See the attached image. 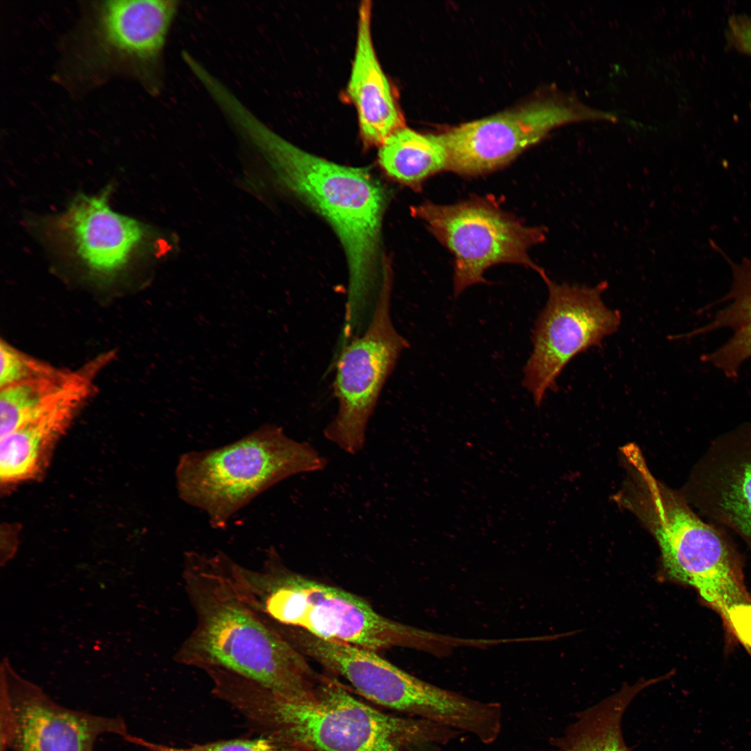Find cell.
<instances>
[{"label":"cell","instance_id":"6da1fadb","mask_svg":"<svg viewBox=\"0 0 751 751\" xmlns=\"http://www.w3.org/2000/svg\"><path fill=\"white\" fill-rule=\"evenodd\" d=\"M222 552L185 554L183 579L196 620L175 659L204 671L212 686L246 684L285 696L312 693L321 675L250 605Z\"/></svg>","mask_w":751,"mask_h":751},{"label":"cell","instance_id":"7a4b0ae2","mask_svg":"<svg viewBox=\"0 0 751 751\" xmlns=\"http://www.w3.org/2000/svg\"><path fill=\"white\" fill-rule=\"evenodd\" d=\"M243 135L263 156L284 187L325 218L337 234L349 268L345 317L371 314L387 275L380 266V235L387 195L367 168L341 165L291 143L257 117Z\"/></svg>","mask_w":751,"mask_h":751},{"label":"cell","instance_id":"3957f363","mask_svg":"<svg viewBox=\"0 0 751 751\" xmlns=\"http://www.w3.org/2000/svg\"><path fill=\"white\" fill-rule=\"evenodd\" d=\"M227 703L261 736L299 751H408L445 745L462 734L426 720L385 713L325 675L304 697L250 687Z\"/></svg>","mask_w":751,"mask_h":751},{"label":"cell","instance_id":"277c9868","mask_svg":"<svg viewBox=\"0 0 751 751\" xmlns=\"http://www.w3.org/2000/svg\"><path fill=\"white\" fill-rule=\"evenodd\" d=\"M615 500L640 519L656 540L669 578L693 588L733 629L751 615L739 563L720 526L706 522L681 492L656 480L646 462L629 472Z\"/></svg>","mask_w":751,"mask_h":751},{"label":"cell","instance_id":"5b68a950","mask_svg":"<svg viewBox=\"0 0 751 751\" xmlns=\"http://www.w3.org/2000/svg\"><path fill=\"white\" fill-rule=\"evenodd\" d=\"M234 573L249 603L279 634L300 629L316 638L374 651L427 647L435 635L389 619L360 597L295 573L271 549L261 567Z\"/></svg>","mask_w":751,"mask_h":751},{"label":"cell","instance_id":"8992f818","mask_svg":"<svg viewBox=\"0 0 751 751\" xmlns=\"http://www.w3.org/2000/svg\"><path fill=\"white\" fill-rule=\"evenodd\" d=\"M326 459L312 445L264 425L222 446L184 453L175 470L179 497L223 528L261 493L293 476L323 470Z\"/></svg>","mask_w":751,"mask_h":751},{"label":"cell","instance_id":"52a82bcc","mask_svg":"<svg viewBox=\"0 0 751 751\" xmlns=\"http://www.w3.org/2000/svg\"><path fill=\"white\" fill-rule=\"evenodd\" d=\"M289 640L304 656L343 677L377 704L469 734L476 733L484 722L483 702L422 680L376 651L325 640L299 629L291 633Z\"/></svg>","mask_w":751,"mask_h":751},{"label":"cell","instance_id":"ba28073f","mask_svg":"<svg viewBox=\"0 0 751 751\" xmlns=\"http://www.w3.org/2000/svg\"><path fill=\"white\" fill-rule=\"evenodd\" d=\"M411 211L453 254L455 296L471 285L486 283L485 271L498 264L523 265L540 276L545 273L528 252L545 241L547 229L524 225L490 199L476 197L446 205L426 202Z\"/></svg>","mask_w":751,"mask_h":751},{"label":"cell","instance_id":"9c48e42d","mask_svg":"<svg viewBox=\"0 0 751 751\" xmlns=\"http://www.w3.org/2000/svg\"><path fill=\"white\" fill-rule=\"evenodd\" d=\"M177 8L173 0L92 2L74 39L73 72L94 81L117 74L152 80Z\"/></svg>","mask_w":751,"mask_h":751},{"label":"cell","instance_id":"30bf717a","mask_svg":"<svg viewBox=\"0 0 751 751\" xmlns=\"http://www.w3.org/2000/svg\"><path fill=\"white\" fill-rule=\"evenodd\" d=\"M611 113L556 91L526 104L460 124L437 134L447 155L446 170L477 176L499 169L560 126L586 121L617 122Z\"/></svg>","mask_w":751,"mask_h":751},{"label":"cell","instance_id":"8fae6325","mask_svg":"<svg viewBox=\"0 0 751 751\" xmlns=\"http://www.w3.org/2000/svg\"><path fill=\"white\" fill-rule=\"evenodd\" d=\"M390 280H387L371 318L362 333L339 347L333 391L338 409L325 427V438L344 451L357 454L382 388L407 341L393 323Z\"/></svg>","mask_w":751,"mask_h":751},{"label":"cell","instance_id":"7c38bea8","mask_svg":"<svg viewBox=\"0 0 751 751\" xmlns=\"http://www.w3.org/2000/svg\"><path fill=\"white\" fill-rule=\"evenodd\" d=\"M549 298L533 330V351L524 368L523 385L540 405L548 390L557 389L556 380L578 354L600 346L617 331L621 316L607 307L602 294L608 284L594 286L558 284L547 273L542 276Z\"/></svg>","mask_w":751,"mask_h":751},{"label":"cell","instance_id":"4fadbf2b","mask_svg":"<svg viewBox=\"0 0 751 751\" xmlns=\"http://www.w3.org/2000/svg\"><path fill=\"white\" fill-rule=\"evenodd\" d=\"M1 743L13 751H93L106 734L129 736L122 718L63 706L19 675L9 659L0 666Z\"/></svg>","mask_w":751,"mask_h":751},{"label":"cell","instance_id":"5bb4252c","mask_svg":"<svg viewBox=\"0 0 751 751\" xmlns=\"http://www.w3.org/2000/svg\"><path fill=\"white\" fill-rule=\"evenodd\" d=\"M681 493L694 510L737 533L751 550V423L712 439Z\"/></svg>","mask_w":751,"mask_h":751},{"label":"cell","instance_id":"9a60e30c","mask_svg":"<svg viewBox=\"0 0 751 751\" xmlns=\"http://www.w3.org/2000/svg\"><path fill=\"white\" fill-rule=\"evenodd\" d=\"M107 195H78L61 219L79 258L102 277L121 270L145 236L141 223L110 208Z\"/></svg>","mask_w":751,"mask_h":751},{"label":"cell","instance_id":"2e32d148","mask_svg":"<svg viewBox=\"0 0 751 751\" xmlns=\"http://www.w3.org/2000/svg\"><path fill=\"white\" fill-rule=\"evenodd\" d=\"M372 5L361 2L356 45L347 94L354 104L362 140L378 145L405 127V120L390 82L377 56L371 30Z\"/></svg>","mask_w":751,"mask_h":751},{"label":"cell","instance_id":"e0dca14e","mask_svg":"<svg viewBox=\"0 0 751 751\" xmlns=\"http://www.w3.org/2000/svg\"><path fill=\"white\" fill-rule=\"evenodd\" d=\"M99 371L87 366L81 378L57 402L14 432L1 437L0 476L13 483L35 476L56 439L96 391Z\"/></svg>","mask_w":751,"mask_h":751},{"label":"cell","instance_id":"ac0fdd59","mask_svg":"<svg viewBox=\"0 0 751 751\" xmlns=\"http://www.w3.org/2000/svg\"><path fill=\"white\" fill-rule=\"evenodd\" d=\"M663 679L624 684L617 693L580 712L561 736L551 739L554 751H629L622 734L623 716L641 691Z\"/></svg>","mask_w":751,"mask_h":751},{"label":"cell","instance_id":"d6986e66","mask_svg":"<svg viewBox=\"0 0 751 751\" xmlns=\"http://www.w3.org/2000/svg\"><path fill=\"white\" fill-rule=\"evenodd\" d=\"M729 263L733 275L732 288L720 301L729 302V305L708 324L685 337L729 328L732 335L727 341L704 358L727 377L735 378L741 364L751 357V260L745 259L740 264Z\"/></svg>","mask_w":751,"mask_h":751},{"label":"cell","instance_id":"ffe728a7","mask_svg":"<svg viewBox=\"0 0 751 751\" xmlns=\"http://www.w3.org/2000/svg\"><path fill=\"white\" fill-rule=\"evenodd\" d=\"M378 161L389 177L417 189L429 177L446 170L447 155L437 134L405 126L380 146Z\"/></svg>","mask_w":751,"mask_h":751},{"label":"cell","instance_id":"44dd1931","mask_svg":"<svg viewBox=\"0 0 751 751\" xmlns=\"http://www.w3.org/2000/svg\"><path fill=\"white\" fill-rule=\"evenodd\" d=\"M83 366L0 388V435L3 437L37 417L62 398L81 378Z\"/></svg>","mask_w":751,"mask_h":751},{"label":"cell","instance_id":"7402d4cb","mask_svg":"<svg viewBox=\"0 0 751 751\" xmlns=\"http://www.w3.org/2000/svg\"><path fill=\"white\" fill-rule=\"evenodd\" d=\"M0 388L20 381L54 375L61 368L37 359L1 339Z\"/></svg>","mask_w":751,"mask_h":751},{"label":"cell","instance_id":"603a6c76","mask_svg":"<svg viewBox=\"0 0 751 751\" xmlns=\"http://www.w3.org/2000/svg\"><path fill=\"white\" fill-rule=\"evenodd\" d=\"M131 741L150 751H299L263 736L257 738L223 740L184 747L170 746L136 736H132Z\"/></svg>","mask_w":751,"mask_h":751},{"label":"cell","instance_id":"cb8c5ba5","mask_svg":"<svg viewBox=\"0 0 751 751\" xmlns=\"http://www.w3.org/2000/svg\"><path fill=\"white\" fill-rule=\"evenodd\" d=\"M728 38L737 50L751 56V18L735 15L729 21Z\"/></svg>","mask_w":751,"mask_h":751}]
</instances>
